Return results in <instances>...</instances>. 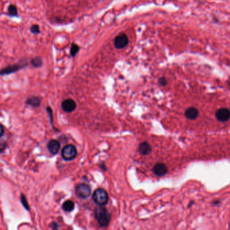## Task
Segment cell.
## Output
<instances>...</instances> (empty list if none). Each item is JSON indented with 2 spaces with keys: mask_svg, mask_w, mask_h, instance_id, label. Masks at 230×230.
Masks as SVG:
<instances>
[{
  "mask_svg": "<svg viewBox=\"0 0 230 230\" xmlns=\"http://www.w3.org/2000/svg\"><path fill=\"white\" fill-rule=\"evenodd\" d=\"M95 215L101 227H106L109 224L111 221V215L104 208L99 207L96 209Z\"/></svg>",
  "mask_w": 230,
  "mask_h": 230,
  "instance_id": "1",
  "label": "cell"
},
{
  "mask_svg": "<svg viewBox=\"0 0 230 230\" xmlns=\"http://www.w3.org/2000/svg\"><path fill=\"white\" fill-rule=\"evenodd\" d=\"M93 200L99 205H104L108 201V196L107 192L104 189L98 188L93 194Z\"/></svg>",
  "mask_w": 230,
  "mask_h": 230,
  "instance_id": "2",
  "label": "cell"
},
{
  "mask_svg": "<svg viewBox=\"0 0 230 230\" xmlns=\"http://www.w3.org/2000/svg\"><path fill=\"white\" fill-rule=\"evenodd\" d=\"M78 152L75 147L73 145H67L63 148L61 155L63 158L67 161L72 160L77 156Z\"/></svg>",
  "mask_w": 230,
  "mask_h": 230,
  "instance_id": "3",
  "label": "cell"
},
{
  "mask_svg": "<svg viewBox=\"0 0 230 230\" xmlns=\"http://www.w3.org/2000/svg\"><path fill=\"white\" fill-rule=\"evenodd\" d=\"M75 192L79 198L86 199L91 194V188L86 184H79L75 188Z\"/></svg>",
  "mask_w": 230,
  "mask_h": 230,
  "instance_id": "4",
  "label": "cell"
},
{
  "mask_svg": "<svg viewBox=\"0 0 230 230\" xmlns=\"http://www.w3.org/2000/svg\"><path fill=\"white\" fill-rule=\"evenodd\" d=\"M215 116L218 121L221 122H225L228 121L230 118V111L228 108H222L216 111Z\"/></svg>",
  "mask_w": 230,
  "mask_h": 230,
  "instance_id": "5",
  "label": "cell"
},
{
  "mask_svg": "<svg viewBox=\"0 0 230 230\" xmlns=\"http://www.w3.org/2000/svg\"><path fill=\"white\" fill-rule=\"evenodd\" d=\"M129 42L128 37L125 34L119 35L115 39V46L117 49H122L127 45Z\"/></svg>",
  "mask_w": 230,
  "mask_h": 230,
  "instance_id": "6",
  "label": "cell"
},
{
  "mask_svg": "<svg viewBox=\"0 0 230 230\" xmlns=\"http://www.w3.org/2000/svg\"><path fill=\"white\" fill-rule=\"evenodd\" d=\"M61 107L63 111L67 112H70L74 111L76 108V104L75 102L71 99H68L66 100L63 101Z\"/></svg>",
  "mask_w": 230,
  "mask_h": 230,
  "instance_id": "7",
  "label": "cell"
},
{
  "mask_svg": "<svg viewBox=\"0 0 230 230\" xmlns=\"http://www.w3.org/2000/svg\"><path fill=\"white\" fill-rule=\"evenodd\" d=\"M168 172V168L164 164L159 163L157 164L153 168V172L155 175L158 176H162L165 175Z\"/></svg>",
  "mask_w": 230,
  "mask_h": 230,
  "instance_id": "8",
  "label": "cell"
},
{
  "mask_svg": "<svg viewBox=\"0 0 230 230\" xmlns=\"http://www.w3.org/2000/svg\"><path fill=\"white\" fill-rule=\"evenodd\" d=\"M47 148L49 152L53 155L57 153L60 149V143L57 140H51L48 143Z\"/></svg>",
  "mask_w": 230,
  "mask_h": 230,
  "instance_id": "9",
  "label": "cell"
},
{
  "mask_svg": "<svg viewBox=\"0 0 230 230\" xmlns=\"http://www.w3.org/2000/svg\"><path fill=\"white\" fill-rule=\"evenodd\" d=\"M199 115L198 110L194 107H190L185 112L186 117L190 120H195Z\"/></svg>",
  "mask_w": 230,
  "mask_h": 230,
  "instance_id": "10",
  "label": "cell"
},
{
  "mask_svg": "<svg viewBox=\"0 0 230 230\" xmlns=\"http://www.w3.org/2000/svg\"><path fill=\"white\" fill-rule=\"evenodd\" d=\"M152 148L148 143L143 142L139 145V152L143 155H147L151 152Z\"/></svg>",
  "mask_w": 230,
  "mask_h": 230,
  "instance_id": "11",
  "label": "cell"
},
{
  "mask_svg": "<svg viewBox=\"0 0 230 230\" xmlns=\"http://www.w3.org/2000/svg\"><path fill=\"white\" fill-rule=\"evenodd\" d=\"M20 67L18 66V65H14V66H9L8 68H6L4 69H2V71H0V74L1 75H5V74H9V73H11L14 72L16 71H17L20 69Z\"/></svg>",
  "mask_w": 230,
  "mask_h": 230,
  "instance_id": "12",
  "label": "cell"
},
{
  "mask_svg": "<svg viewBox=\"0 0 230 230\" xmlns=\"http://www.w3.org/2000/svg\"><path fill=\"white\" fill-rule=\"evenodd\" d=\"M74 206H75L74 203H73L71 201H70V200H69V201H67L64 203H63V209L65 211L70 212V211H73V209H74Z\"/></svg>",
  "mask_w": 230,
  "mask_h": 230,
  "instance_id": "13",
  "label": "cell"
},
{
  "mask_svg": "<svg viewBox=\"0 0 230 230\" xmlns=\"http://www.w3.org/2000/svg\"><path fill=\"white\" fill-rule=\"evenodd\" d=\"M27 102V104L29 105L36 107V106H38L40 105L41 100H40V99L37 97H31L27 100V102Z\"/></svg>",
  "mask_w": 230,
  "mask_h": 230,
  "instance_id": "14",
  "label": "cell"
},
{
  "mask_svg": "<svg viewBox=\"0 0 230 230\" xmlns=\"http://www.w3.org/2000/svg\"><path fill=\"white\" fill-rule=\"evenodd\" d=\"M8 13L9 14L12 16H16L18 15V10L16 6L14 5H10L8 7Z\"/></svg>",
  "mask_w": 230,
  "mask_h": 230,
  "instance_id": "15",
  "label": "cell"
},
{
  "mask_svg": "<svg viewBox=\"0 0 230 230\" xmlns=\"http://www.w3.org/2000/svg\"><path fill=\"white\" fill-rule=\"evenodd\" d=\"M31 63H32V65L36 67V68H39V67H41V65H42V60L40 57L34 58L31 61Z\"/></svg>",
  "mask_w": 230,
  "mask_h": 230,
  "instance_id": "16",
  "label": "cell"
},
{
  "mask_svg": "<svg viewBox=\"0 0 230 230\" xmlns=\"http://www.w3.org/2000/svg\"><path fill=\"white\" fill-rule=\"evenodd\" d=\"M20 199H21V202L22 203L23 206H24V208L26 210H29V205H28V203L27 200H26V196L24 195H22Z\"/></svg>",
  "mask_w": 230,
  "mask_h": 230,
  "instance_id": "17",
  "label": "cell"
},
{
  "mask_svg": "<svg viewBox=\"0 0 230 230\" xmlns=\"http://www.w3.org/2000/svg\"><path fill=\"white\" fill-rule=\"evenodd\" d=\"M78 51H79V46L77 45H73L71 46V55L72 56H75L77 54V53L78 52Z\"/></svg>",
  "mask_w": 230,
  "mask_h": 230,
  "instance_id": "18",
  "label": "cell"
},
{
  "mask_svg": "<svg viewBox=\"0 0 230 230\" xmlns=\"http://www.w3.org/2000/svg\"><path fill=\"white\" fill-rule=\"evenodd\" d=\"M31 31L32 33H34V34H38V33L40 32L39 26L38 25H33L32 26Z\"/></svg>",
  "mask_w": 230,
  "mask_h": 230,
  "instance_id": "19",
  "label": "cell"
},
{
  "mask_svg": "<svg viewBox=\"0 0 230 230\" xmlns=\"http://www.w3.org/2000/svg\"><path fill=\"white\" fill-rule=\"evenodd\" d=\"M6 143L4 141H0V153L3 152L6 148Z\"/></svg>",
  "mask_w": 230,
  "mask_h": 230,
  "instance_id": "20",
  "label": "cell"
},
{
  "mask_svg": "<svg viewBox=\"0 0 230 230\" xmlns=\"http://www.w3.org/2000/svg\"><path fill=\"white\" fill-rule=\"evenodd\" d=\"M4 127L2 124H0V137L4 135Z\"/></svg>",
  "mask_w": 230,
  "mask_h": 230,
  "instance_id": "21",
  "label": "cell"
},
{
  "mask_svg": "<svg viewBox=\"0 0 230 230\" xmlns=\"http://www.w3.org/2000/svg\"><path fill=\"white\" fill-rule=\"evenodd\" d=\"M159 83H160L162 85H166V83H167V82H166V79L164 78H162L159 79Z\"/></svg>",
  "mask_w": 230,
  "mask_h": 230,
  "instance_id": "22",
  "label": "cell"
},
{
  "mask_svg": "<svg viewBox=\"0 0 230 230\" xmlns=\"http://www.w3.org/2000/svg\"><path fill=\"white\" fill-rule=\"evenodd\" d=\"M51 227H52V228L53 229H54V230H57V228H58V225L57 224V223H52V224H51Z\"/></svg>",
  "mask_w": 230,
  "mask_h": 230,
  "instance_id": "23",
  "label": "cell"
},
{
  "mask_svg": "<svg viewBox=\"0 0 230 230\" xmlns=\"http://www.w3.org/2000/svg\"><path fill=\"white\" fill-rule=\"evenodd\" d=\"M229 84H230V82H229Z\"/></svg>",
  "mask_w": 230,
  "mask_h": 230,
  "instance_id": "24",
  "label": "cell"
}]
</instances>
